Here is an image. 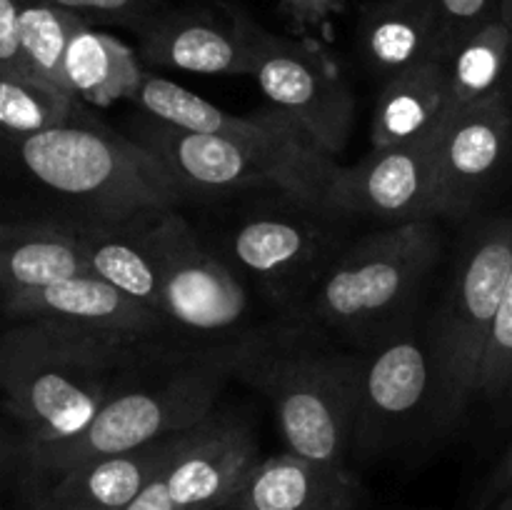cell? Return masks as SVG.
<instances>
[{
  "instance_id": "obj_9",
  "label": "cell",
  "mask_w": 512,
  "mask_h": 510,
  "mask_svg": "<svg viewBox=\"0 0 512 510\" xmlns=\"http://www.w3.org/2000/svg\"><path fill=\"white\" fill-rule=\"evenodd\" d=\"M433 398L428 338L413 328L380 335L378 345L360 360L350 450L375 458L418 430L430 435Z\"/></svg>"
},
{
  "instance_id": "obj_36",
  "label": "cell",
  "mask_w": 512,
  "mask_h": 510,
  "mask_svg": "<svg viewBox=\"0 0 512 510\" xmlns=\"http://www.w3.org/2000/svg\"><path fill=\"white\" fill-rule=\"evenodd\" d=\"M10 453H13V448H10V443H8V440H5L3 430H0V470H3L5 463H8Z\"/></svg>"
},
{
  "instance_id": "obj_4",
  "label": "cell",
  "mask_w": 512,
  "mask_h": 510,
  "mask_svg": "<svg viewBox=\"0 0 512 510\" xmlns=\"http://www.w3.org/2000/svg\"><path fill=\"white\" fill-rule=\"evenodd\" d=\"M250 345H233L203 355L150 388L110 395L88 428L75 438L50 445H23V460L33 478H45L88 460L128 453L165 435L203 423L215 408L228 378H235Z\"/></svg>"
},
{
  "instance_id": "obj_27",
  "label": "cell",
  "mask_w": 512,
  "mask_h": 510,
  "mask_svg": "<svg viewBox=\"0 0 512 510\" xmlns=\"http://www.w3.org/2000/svg\"><path fill=\"white\" fill-rule=\"evenodd\" d=\"M75 98L33 80L0 75V135L23 138L70 123Z\"/></svg>"
},
{
  "instance_id": "obj_34",
  "label": "cell",
  "mask_w": 512,
  "mask_h": 510,
  "mask_svg": "<svg viewBox=\"0 0 512 510\" xmlns=\"http://www.w3.org/2000/svg\"><path fill=\"white\" fill-rule=\"evenodd\" d=\"M120 510H178V508H175V503L170 500L163 478H160L158 473L143 490H140L138 495H135L133 500H130V503H125Z\"/></svg>"
},
{
  "instance_id": "obj_39",
  "label": "cell",
  "mask_w": 512,
  "mask_h": 510,
  "mask_svg": "<svg viewBox=\"0 0 512 510\" xmlns=\"http://www.w3.org/2000/svg\"><path fill=\"white\" fill-rule=\"evenodd\" d=\"M0 510H3V508H0Z\"/></svg>"
},
{
  "instance_id": "obj_21",
  "label": "cell",
  "mask_w": 512,
  "mask_h": 510,
  "mask_svg": "<svg viewBox=\"0 0 512 510\" xmlns=\"http://www.w3.org/2000/svg\"><path fill=\"white\" fill-rule=\"evenodd\" d=\"M88 273L68 223L0 220V295Z\"/></svg>"
},
{
  "instance_id": "obj_38",
  "label": "cell",
  "mask_w": 512,
  "mask_h": 510,
  "mask_svg": "<svg viewBox=\"0 0 512 510\" xmlns=\"http://www.w3.org/2000/svg\"><path fill=\"white\" fill-rule=\"evenodd\" d=\"M233 510H240V508H235V505H233Z\"/></svg>"
},
{
  "instance_id": "obj_2",
  "label": "cell",
  "mask_w": 512,
  "mask_h": 510,
  "mask_svg": "<svg viewBox=\"0 0 512 510\" xmlns=\"http://www.w3.org/2000/svg\"><path fill=\"white\" fill-rule=\"evenodd\" d=\"M25 173L50 193L73 200L95 220H130L173 210L180 190L138 140L83 125H58L10 138Z\"/></svg>"
},
{
  "instance_id": "obj_1",
  "label": "cell",
  "mask_w": 512,
  "mask_h": 510,
  "mask_svg": "<svg viewBox=\"0 0 512 510\" xmlns=\"http://www.w3.org/2000/svg\"><path fill=\"white\" fill-rule=\"evenodd\" d=\"M128 343L53 323L18 320L0 335V393L23 445L75 438L108 403Z\"/></svg>"
},
{
  "instance_id": "obj_3",
  "label": "cell",
  "mask_w": 512,
  "mask_h": 510,
  "mask_svg": "<svg viewBox=\"0 0 512 510\" xmlns=\"http://www.w3.org/2000/svg\"><path fill=\"white\" fill-rule=\"evenodd\" d=\"M512 268V215L470 230L450 283L425 335L433 363V423L430 435L455 428L478 400L480 365Z\"/></svg>"
},
{
  "instance_id": "obj_29",
  "label": "cell",
  "mask_w": 512,
  "mask_h": 510,
  "mask_svg": "<svg viewBox=\"0 0 512 510\" xmlns=\"http://www.w3.org/2000/svg\"><path fill=\"white\" fill-rule=\"evenodd\" d=\"M500 0H435L438 10V60L445 63L460 40L488 20L500 18Z\"/></svg>"
},
{
  "instance_id": "obj_31",
  "label": "cell",
  "mask_w": 512,
  "mask_h": 510,
  "mask_svg": "<svg viewBox=\"0 0 512 510\" xmlns=\"http://www.w3.org/2000/svg\"><path fill=\"white\" fill-rule=\"evenodd\" d=\"M0 75L30 80L20 50V0H0Z\"/></svg>"
},
{
  "instance_id": "obj_16",
  "label": "cell",
  "mask_w": 512,
  "mask_h": 510,
  "mask_svg": "<svg viewBox=\"0 0 512 510\" xmlns=\"http://www.w3.org/2000/svg\"><path fill=\"white\" fill-rule=\"evenodd\" d=\"M185 433L165 435L143 448L88 460L55 475L35 493L33 510H120L135 498L180 448Z\"/></svg>"
},
{
  "instance_id": "obj_20",
  "label": "cell",
  "mask_w": 512,
  "mask_h": 510,
  "mask_svg": "<svg viewBox=\"0 0 512 510\" xmlns=\"http://www.w3.org/2000/svg\"><path fill=\"white\" fill-rule=\"evenodd\" d=\"M358 45L380 78L438 60L435 0H370L360 10Z\"/></svg>"
},
{
  "instance_id": "obj_10",
  "label": "cell",
  "mask_w": 512,
  "mask_h": 510,
  "mask_svg": "<svg viewBox=\"0 0 512 510\" xmlns=\"http://www.w3.org/2000/svg\"><path fill=\"white\" fill-rule=\"evenodd\" d=\"M148 238L158 265L163 318L200 333L233 328L243 320L248 310L243 283L200 243L178 210L155 215Z\"/></svg>"
},
{
  "instance_id": "obj_15",
  "label": "cell",
  "mask_w": 512,
  "mask_h": 510,
  "mask_svg": "<svg viewBox=\"0 0 512 510\" xmlns=\"http://www.w3.org/2000/svg\"><path fill=\"white\" fill-rule=\"evenodd\" d=\"M140 53L155 68L195 75H250V45L238 15L220 23L198 10L155 13L138 28Z\"/></svg>"
},
{
  "instance_id": "obj_17",
  "label": "cell",
  "mask_w": 512,
  "mask_h": 510,
  "mask_svg": "<svg viewBox=\"0 0 512 510\" xmlns=\"http://www.w3.org/2000/svg\"><path fill=\"white\" fill-rule=\"evenodd\" d=\"M133 100H138V105L148 113L150 120L190 130V133L223 135V138L265 145V148H315L308 135L275 108L258 110L253 115H233L195 95L193 90L183 88L175 80L160 78L153 73H145L138 95Z\"/></svg>"
},
{
  "instance_id": "obj_12",
  "label": "cell",
  "mask_w": 512,
  "mask_h": 510,
  "mask_svg": "<svg viewBox=\"0 0 512 510\" xmlns=\"http://www.w3.org/2000/svg\"><path fill=\"white\" fill-rule=\"evenodd\" d=\"M440 218H465L512 170V108L485 100L448 113L435 145Z\"/></svg>"
},
{
  "instance_id": "obj_37",
  "label": "cell",
  "mask_w": 512,
  "mask_h": 510,
  "mask_svg": "<svg viewBox=\"0 0 512 510\" xmlns=\"http://www.w3.org/2000/svg\"><path fill=\"white\" fill-rule=\"evenodd\" d=\"M483 510H512V493L503 495V498H498L495 503H490L488 508H483Z\"/></svg>"
},
{
  "instance_id": "obj_11",
  "label": "cell",
  "mask_w": 512,
  "mask_h": 510,
  "mask_svg": "<svg viewBox=\"0 0 512 510\" xmlns=\"http://www.w3.org/2000/svg\"><path fill=\"white\" fill-rule=\"evenodd\" d=\"M438 133L415 143L378 148L358 165L335 163L325 190V210L373 215L390 223L438 220Z\"/></svg>"
},
{
  "instance_id": "obj_35",
  "label": "cell",
  "mask_w": 512,
  "mask_h": 510,
  "mask_svg": "<svg viewBox=\"0 0 512 510\" xmlns=\"http://www.w3.org/2000/svg\"><path fill=\"white\" fill-rule=\"evenodd\" d=\"M498 13H500V20H503L505 25H510V28H512V0H500Z\"/></svg>"
},
{
  "instance_id": "obj_13",
  "label": "cell",
  "mask_w": 512,
  "mask_h": 510,
  "mask_svg": "<svg viewBox=\"0 0 512 510\" xmlns=\"http://www.w3.org/2000/svg\"><path fill=\"white\" fill-rule=\"evenodd\" d=\"M255 465L258 445L248 425L208 415L185 433L160 478L178 510H223L233 508Z\"/></svg>"
},
{
  "instance_id": "obj_33",
  "label": "cell",
  "mask_w": 512,
  "mask_h": 510,
  "mask_svg": "<svg viewBox=\"0 0 512 510\" xmlns=\"http://www.w3.org/2000/svg\"><path fill=\"white\" fill-rule=\"evenodd\" d=\"M508 493H512V440L508 443V448L503 450V455H500L493 473H490L488 480H485L483 490H480V498H478L480 510L488 508L490 503H495V500L503 498V495Z\"/></svg>"
},
{
  "instance_id": "obj_18",
  "label": "cell",
  "mask_w": 512,
  "mask_h": 510,
  "mask_svg": "<svg viewBox=\"0 0 512 510\" xmlns=\"http://www.w3.org/2000/svg\"><path fill=\"white\" fill-rule=\"evenodd\" d=\"M363 490L348 468L285 453L258 460L240 490V510H358Z\"/></svg>"
},
{
  "instance_id": "obj_25",
  "label": "cell",
  "mask_w": 512,
  "mask_h": 510,
  "mask_svg": "<svg viewBox=\"0 0 512 510\" xmlns=\"http://www.w3.org/2000/svg\"><path fill=\"white\" fill-rule=\"evenodd\" d=\"M325 245V233L308 220L250 218L230 235L235 263L258 278L278 283L303 273L315 263Z\"/></svg>"
},
{
  "instance_id": "obj_14",
  "label": "cell",
  "mask_w": 512,
  "mask_h": 510,
  "mask_svg": "<svg viewBox=\"0 0 512 510\" xmlns=\"http://www.w3.org/2000/svg\"><path fill=\"white\" fill-rule=\"evenodd\" d=\"M0 305L13 320L65 325L120 343H133L155 333L165 320L90 273L70 275L40 288L5 293L0 295Z\"/></svg>"
},
{
  "instance_id": "obj_23",
  "label": "cell",
  "mask_w": 512,
  "mask_h": 510,
  "mask_svg": "<svg viewBox=\"0 0 512 510\" xmlns=\"http://www.w3.org/2000/svg\"><path fill=\"white\" fill-rule=\"evenodd\" d=\"M145 70L138 53L103 33L80 25L70 38L63 58V80L75 100H88L93 105H113L118 100L138 95Z\"/></svg>"
},
{
  "instance_id": "obj_7",
  "label": "cell",
  "mask_w": 512,
  "mask_h": 510,
  "mask_svg": "<svg viewBox=\"0 0 512 510\" xmlns=\"http://www.w3.org/2000/svg\"><path fill=\"white\" fill-rule=\"evenodd\" d=\"M360 360L363 355L353 353L268 358L250 350L238 375L268 395L290 453L343 468L350 453Z\"/></svg>"
},
{
  "instance_id": "obj_6",
  "label": "cell",
  "mask_w": 512,
  "mask_h": 510,
  "mask_svg": "<svg viewBox=\"0 0 512 510\" xmlns=\"http://www.w3.org/2000/svg\"><path fill=\"white\" fill-rule=\"evenodd\" d=\"M165 173L183 193L225 195L243 188H278L313 208H325L335 160L318 148L283 150L203 135L150 120L138 130Z\"/></svg>"
},
{
  "instance_id": "obj_8",
  "label": "cell",
  "mask_w": 512,
  "mask_h": 510,
  "mask_svg": "<svg viewBox=\"0 0 512 510\" xmlns=\"http://www.w3.org/2000/svg\"><path fill=\"white\" fill-rule=\"evenodd\" d=\"M250 45L253 75L270 108L293 120L325 155L348 145L355 118V98L338 63L325 50L283 38L238 15Z\"/></svg>"
},
{
  "instance_id": "obj_26",
  "label": "cell",
  "mask_w": 512,
  "mask_h": 510,
  "mask_svg": "<svg viewBox=\"0 0 512 510\" xmlns=\"http://www.w3.org/2000/svg\"><path fill=\"white\" fill-rule=\"evenodd\" d=\"M85 23V18L48 0H20V50L28 78L68 93L63 80L65 48L75 30Z\"/></svg>"
},
{
  "instance_id": "obj_32",
  "label": "cell",
  "mask_w": 512,
  "mask_h": 510,
  "mask_svg": "<svg viewBox=\"0 0 512 510\" xmlns=\"http://www.w3.org/2000/svg\"><path fill=\"white\" fill-rule=\"evenodd\" d=\"M280 15L293 30H310L343 13L345 0H280Z\"/></svg>"
},
{
  "instance_id": "obj_22",
  "label": "cell",
  "mask_w": 512,
  "mask_h": 510,
  "mask_svg": "<svg viewBox=\"0 0 512 510\" xmlns=\"http://www.w3.org/2000/svg\"><path fill=\"white\" fill-rule=\"evenodd\" d=\"M448 118L443 63H425L383 80L373 113V150L415 143L435 135Z\"/></svg>"
},
{
  "instance_id": "obj_30",
  "label": "cell",
  "mask_w": 512,
  "mask_h": 510,
  "mask_svg": "<svg viewBox=\"0 0 512 510\" xmlns=\"http://www.w3.org/2000/svg\"><path fill=\"white\" fill-rule=\"evenodd\" d=\"M48 3L70 10V13L80 15L85 20H115V23H125L138 30L145 20L160 13L163 0H48Z\"/></svg>"
},
{
  "instance_id": "obj_5",
  "label": "cell",
  "mask_w": 512,
  "mask_h": 510,
  "mask_svg": "<svg viewBox=\"0 0 512 510\" xmlns=\"http://www.w3.org/2000/svg\"><path fill=\"white\" fill-rule=\"evenodd\" d=\"M440 250L435 220L400 223L358 240L320 278L315 318L358 338L393 330L418 298Z\"/></svg>"
},
{
  "instance_id": "obj_28",
  "label": "cell",
  "mask_w": 512,
  "mask_h": 510,
  "mask_svg": "<svg viewBox=\"0 0 512 510\" xmlns=\"http://www.w3.org/2000/svg\"><path fill=\"white\" fill-rule=\"evenodd\" d=\"M478 398L490 403H512V268L480 365Z\"/></svg>"
},
{
  "instance_id": "obj_19",
  "label": "cell",
  "mask_w": 512,
  "mask_h": 510,
  "mask_svg": "<svg viewBox=\"0 0 512 510\" xmlns=\"http://www.w3.org/2000/svg\"><path fill=\"white\" fill-rule=\"evenodd\" d=\"M153 218L155 215L130 220L83 218L68 225L78 238L90 275L105 280L163 318L158 265L148 238Z\"/></svg>"
},
{
  "instance_id": "obj_24",
  "label": "cell",
  "mask_w": 512,
  "mask_h": 510,
  "mask_svg": "<svg viewBox=\"0 0 512 510\" xmlns=\"http://www.w3.org/2000/svg\"><path fill=\"white\" fill-rule=\"evenodd\" d=\"M443 65L448 113L485 100H503L512 108V28L500 18L460 40Z\"/></svg>"
}]
</instances>
